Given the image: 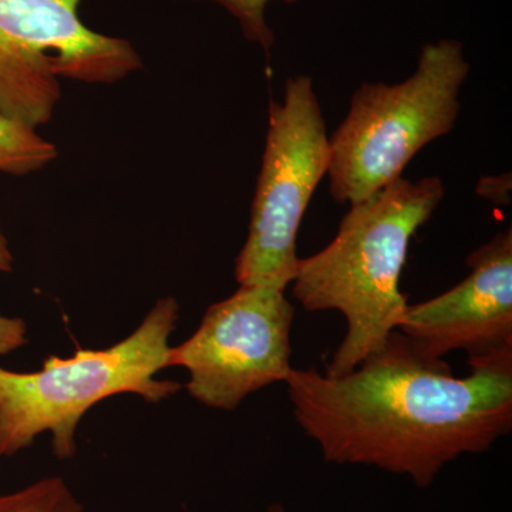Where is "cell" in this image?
Wrapping results in <instances>:
<instances>
[{"label":"cell","mask_w":512,"mask_h":512,"mask_svg":"<svg viewBox=\"0 0 512 512\" xmlns=\"http://www.w3.org/2000/svg\"><path fill=\"white\" fill-rule=\"evenodd\" d=\"M66 481L60 477H46L36 483L0 495V512H82Z\"/></svg>","instance_id":"30bf717a"},{"label":"cell","mask_w":512,"mask_h":512,"mask_svg":"<svg viewBox=\"0 0 512 512\" xmlns=\"http://www.w3.org/2000/svg\"><path fill=\"white\" fill-rule=\"evenodd\" d=\"M57 157L55 144L0 113V173L26 175L42 170Z\"/></svg>","instance_id":"9c48e42d"},{"label":"cell","mask_w":512,"mask_h":512,"mask_svg":"<svg viewBox=\"0 0 512 512\" xmlns=\"http://www.w3.org/2000/svg\"><path fill=\"white\" fill-rule=\"evenodd\" d=\"M178 312L177 301L167 296L128 338L109 349H80L69 359L50 356L33 373L0 367V457L15 456L50 431L55 456L73 458L77 426L94 404L120 393L138 394L148 403L177 393L180 383L154 376L170 367L168 340Z\"/></svg>","instance_id":"3957f363"},{"label":"cell","mask_w":512,"mask_h":512,"mask_svg":"<svg viewBox=\"0 0 512 512\" xmlns=\"http://www.w3.org/2000/svg\"><path fill=\"white\" fill-rule=\"evenodd\" d=\"M468 365L470 375L457 377L394 330L346 375L292 369L285 384L296 423L326 463L379 468L426 490L451 461L511 433L512 353Z\"/></svg>","instance_id":"6da1fadb"},{"label":"cell","mask_w":512,"mask_h":512,"mask_svg":"<svg viewBox=\"0 0 512 512\" xmlns=\"http://www.w3.org/2000/svg\"><path fill=\"white\" fill-rule=\"evenodd\" d=\"M467 266L450 291L407 306L399 332L426 359L463 350L476 363L512 353V229L471 252Z\"/></svg>","instance_id":"ba28073f"},{"label":"cell","mask_w":512,"mask_h":512,"mask_svg":"<svg viewBox=\"0 0 512 512\" xmlns=\"http://www.w3.org/2000/svg\"><path fill=\"white\" fill-rule=\"evenodd\" d=\"M28 343V326L20 318L0 313V356L9 355Z\"/></svg>","instance_id":"7c38bea8"},{"label":"cell","mask_w":512,"mask_h":512,"mask_svg":"<svg viewBox=\"0 0 512 512\" xmlns=\"http://www.w3.org/2000/svg\"><path fill=\"white\" fill-rule=\"evenodd\" d=\"M13 256L10 254L8 241H6L5 235H3L2 228H0V272L12 271Z\"/></svg>","instance_id":"5bb4252c"},{"label":"cell","mask_w":512,"mask_h":512,"mask_svg":"<svg viewBox=\"0 0 512 512\" xmlns=\"http://www.w3.org/2000/svg\"><path fill=\"white\" fill-rule=\"evenodd\" d=\"M266 512H286L284 505L282 504H272L269 505L268 511Z\"/></svg>","instance_id":"9a60e30c"},{"label":"cell","mask_w":512,"mask_h":512,"mask_svg":"<svg viewBox=\"0 0 512 512\" xmlns=\"http://www.w3.org/2000/svg\"><path fill=\"white\" fill-rule=\"evenodd\" d=\"M470 73L463 43H426L416 70L399 84L363 83L329 137L330 194L357 204L402 178L414 156L456 126Z\"/></svg>","instance_id":"277c9868"},{"label":"cell","mask_w":512,"mask_h":512,"mask_svg":"<svg viewBox=\"0 0 512 512\" xmlns=\"http://www.w3.org/2000/svg\"><path fill=\"white\" fill-rule=\"evenodd\" d=\"M192 2H202V0H192ZM205 2L215 3L227 10L229 15L237 20L245 39L261 47L266 56L271 55L272 47L275 45V33L266 22V6L271 0H205ZM284 2L292 3L296 0H284Z\"/></svg>","instance_id":"8fae6325"},{"label":"cell","mask_w":512,"mask_h":512,"mask_svg":"<svg viewBox=\"0 0 512 512\" xmlns=\"http://www.w3.org/2000/svg\"><path fill=\"white\" fill-rule=\"evenodd\" d=\"M444 194L439 177L399 178L349 205L328 247L299 258L293 298L305 311H338L346 320L345 338L326 365V375L352 372L399 330L409 306L399 284L410 241Z\"/></svg>","instance_id":"7a4b0ae2"},{"label":"cell","mask_w":512,"mask_h":512,"mask_svg":"<svg viewBox=\"0 0 512 512\" xmlns=\"http://www.w3.org/2000/svg\"><path fill=\"white\" fill-rule=\"evenodd\" d=\"M478 195L488 198L495 204H508L511 197V177L510 174L501 175V177L483 178L478 184Z\"/></svg>","instance_id":"4fadbf2b"},{"label":"cell","mask_w":512,"mask_h":512,"mask_svg":"<svg viewBox=\"0 0 512 512\" xmlns=\"http://www.w3.org/2000/svg\"><path fill=\"white\" fill-rule=\"evenodd\" d=\"M82 0H0V113L37 128L52 120L60 80L120 82L143 67L126 39L79 16Z\"/></svg>","instance_id":"5b68a950"},{"label":"cell","mask_w":512,"mask_h":512,"mask_svg":"<svg viewBox=\"0 0 512 512\" xmlns=\"http://www.w3.org/2000/svg\"><path fill=\"white\" fill-rule=\"evenodd\" d=\"M293 319L282 289L239 285L207 309L190 339L171 348L168 365L188 370L192 399L232 412L249 394L288 379Z\"/></svg>","instance_id":"52a82bcc"},{"label":"cell","mask_w":512,"mask_h":512,"mask_svg":"<svg viewBox=\"0 0 512 512\" xmlns=\"http://www.w3.org/2000/svg\"><path fill=\"white\" fill-rule=\"evenodd\" d=\"M330 165V141L311 77H289L282 103L269 104L261 173L248 238L235 262L239 285L286 291L298 268L303 215Z\"/></svg>","instance_id":"8992f818"}]
</instances>
